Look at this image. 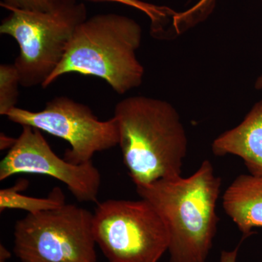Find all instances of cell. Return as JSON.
Instances as JSON below:
<instances>
[{
    "label": "cell",
    "instance_id": "cell-1",
    "mask_svg": "<svg viewBox=\"0 0 262 262\" xmlns=\"http://www.w3.org/2000/svg\"><path fill=\"white\" fill-rule=\"evenodd\" d=\"M114 117L124 164L136 187L182 176L188 139L180 115L159 98L131 96L117 103Z\"/></svg>",
    "mask_w": 262,
    "mask_h": 262
},
{
    "label": "cell",
    "instance_id": "cell-2",
    "mask_svg": "<svg viewBox=\"0 0 262 262\" xmlns=\"http://www.w3.org/2000/svg\"><path fill=\"white\" fill-rule=\"evenodd\" d=\"M221 187L222 179L208 160L187 178L160 179L136 187L168 229L170 262H206L220 222L216 205Z\"/></svg>",
    "mask_w": 262,
    "mask_h": 262
},
{
    "label": "cell",
    "instance_id": "cell-3",
    "mask_svg": "<svg viewBox=\"0 0 262 262\" xmlns=\"http://www.w3.org/2000/svg\"><path fill=\"white\" fill-rule=\"evenodd\" d=\"M142 39L141 26L125 15H95L77 27L65 56L43 89L66 74L94 76L118 94L139 87L144 68L136 56Z\"/></svg>",
    "mask_w": 262,
    "mask_h": 262
},
{
    "label": "cell",
    "instance_id": "cell-4",
    "mask_svg": "<svg viewBox=\"0 0 262 262\" xmlns=\"http://www.w3.org/2000/svg\"><path fill=\"white\" fill-rule=\"evenodd\" d=\"M0 34L18 42L14 63L20 85H42L65 56L76 29L87 19V8L77 0H56L46 11L8 9Z\"/></svg>",
    "mask_w": 262,
    "mask_h": 262
},
{
    "label": "cell",
    "instance_id": "cell-5",
    "mask_svg": "<svg viewBox=\"0 0 262 262\" xmlns=\"http://www.w3.org/2000/svg\"><path fill=\"white\" fill-rule=\"evenodd\" d=\"M94 213L73 204L28 213L14 227L21 262H96Z\"/></svg>",
    "mask_w": 262,
    "mask_h": 262
},
{
    "label": "cell",
    "instance_id": "cell-6",
    "mask_svg": "<svg viewBox=\"0 0 262 262\" xmlns=\"http://www.w3.org/2000/svg\"><path fill=\"white\" fill-rule=\"evenodd\" d=\"M96 244L110 262H158L168 249V229L146 200H108L93 216Z\"/></svg>",
    "mask_w": 262,
    "mask_h": 262
},
{
    "label": "cell",
    "instance_id": "cell-7",
    "mask_svg": "<svg viewBox=\"0 0 262 262\" xmlns=\"http://www.w3.org/2000/svg\"><path fill=\"white\" fill-rule=\"evenodd\" d=\"M6 117L22 126L33 127L67 141L71 149L66 151L63 158L76 165L92 161L96 152L119 144L115 117L101 121L89 106L66 96L53 98L41 111L15 107Z\"/></svg>",
    "mask_w": 262,
    "mask_h": 262
},
{
    "label": "cell",
    "instance_id": "cell-8",
    "mask_svg": "<svg viewBox=\"0 0 262 262\" xmlns=\"http://www.w3.org/2000/svg\"><path fill=\"white\" fill-rule=\"evenodd\" d=\"M21 134L0 163V181L20 173L48 176L63 182L80 202H97L101 174L92 161L76 165L60 158L41 134L22 126Z\"/></svg>",
    "mask_w": 262,
    "mask_h": 262
},
{
    "label": "cell",
    "instance_id": "cell-9",
    "mask_svg": "<svg viewBox=\"0 0 262 262\" xmlns=\"http://www.w3.org/2000/svg\"><path fill=\"white\" fill-rule=\"evenodd\" d=\"M211 149L215 156L239 157L250 174L262 177V100L253 105L237 126L219 136Z\"/></svg>",
    "mask_w": 262,
    "mask_h": 262
},
{
    "label": "cell",
    "instance_id": "cell-10",
    "mask_svg": "<svg viewBox=\"0 0 262 262\" xmlns=\"http://www.w3.org/2000/svg\"><path fill=\"white\" fill-rule=\"evenodd\" d=\"M222 206L245 237L262 227V177L238 176L224 193Z\"/></svg>",
    "mask_w": 262,
    "mask_h": 262
},
{
    "label": "cell",
    "instance_id": "cell-11",
    "mask_svg": "<svg viewBox=\"0 0 262 262\" xmlns=\"http://www.w3.org/2000/svg\"><path fill=\"white\" fill-rule=\"evenodd\" d=\"M27 180L23 179L13 187L0 190V211L18 209L34 214L66 204L64 194L58 187H55L46 198H33L22 194L20 192L27 187Z\"/></svg>",
    "mask_w": 262,
    "mask_h": 262
},
{
    "label": "cell",
    "instance_id": "cell-12",
    "mask_svg": "<svg viewBox=\"0 0 262 262\" xmlns=\"http://www.w3.org/2000/svg\"><path fill=\"white\" fill-rule=\"evenodd\" d=\"M20 77L14 64L0 65V115L6 116L16 107Z\"/></svg>",
    "mask_w": 262,
    "mask_h": 262
},
{
    "label": "cell",
    "instance_id": "cell-13",
    "mask_svg": "<svg viewBox=\"0 0 262 262\" xmlns=\"http://www.w3.org/2000/svg\"><path fill=\"white\" fill-rule=\"evenodd\" d=\"M94 2H112L132 7L145 13L151 20L152 30L154 33H160L163 31L164 24L169 18H173L177 12L168 7L158 6L141 0H89Z\"/></svg>",
    "mask_w": 262,
    "mask_h": 262
},
{
    "label": "cell",
    "instance_id": "cell-14",
    "mask_svg": "<svg viewBox=\"0 0 262 262\" xmlns=\"http://www.w3.org/2000/svg\"><path fill=\"white\" fill-rule=\"evenodd\" d=\"M215 0H200L191 9L177 13L173 18V25L177 32L194 25L206 18L214 7Z\"/></svg>",
    "mask_w": 262,
    "mask_h": 262
},
{
    "label": "cell",
    "instance_id": "cell-15",
    "mask_svg": "<svg viewBox=\"0 0 262 262\" xmlns=\"http://www.w3.org/2000/svg\"><path fill=\"white\" fill-rule=\"evenodd\" d=\"M56 0H2L1 6L5 9L46 11L51 9Z\"/></svg>",
    "mask_w": 262,
    "mask_h": 262
},
{
    "label": "cell",
    "instance_id": "cell-16",
    "mask_svg": "<svg viewBox=\"0 0 262 262\" xmlns=\"http://www.w3.org/2000/svg\"><path fill=\"white\" fill-rule=\"evenodd\" d=\"M239 246L231 251H223L221 253L220 262H237Z\"/></svg>",
    "mask_w": 262,
    "mask_h": 262
},
{
    "label": "cell",
    "instance_id": "cell-17",
    "mask_svg": "<svg viewBox=\"0 0 262 262\" xmlns=\"http://www.w3.org/2000/svg\"><path fill=\"white\" fill-rule=\"evenodd\" d=\"M17 139H12L9 136H6L4 134H1V150L13 147Z\"/></svg>",
    "mask_w": 262,
    "mask_h": 262
},
{
    "label": "cell",
    "instance_id": "cell-18",
    "mask_svg": "<svg viewBox=\"0 0 262 262\" xmlns=\"http://www.w3.org/2000/svg\"><path fill=\"white\" fill-rule=\"evenodd\" d=\"M10 257V253L3 245L0 246V262H6Z\"/></svg>",
    "mask_w": 262,
    "mask_h": 262
},
{
    "label": "cell",
    "instance_id": "cell-19",
    "mask_svg": "<svg viewBox=\"0 0 262 262\" xmlns=\"http://www.w3.org/2000/svg\"><path fill=\"white\" fill-rule=\"evenodd\" d=\"M255 89L258 90L262 89V75L259 76L255 82Z\"/></svg>",
    "mask_w": 262,
    "mask_h": 262
},
{
    "label": "cell",
    "instance_id": "cell-20",
    "mask_svg": "<svg viewBox=\"0 0 262 262\" xmlns=\"http://www.w3.org/2000/svg\"><path fill=\"white\" fill-rule=\"evenodd\" d=\"M261 1H262V0H261Z\"/></svg>",
    "mask_w": 262,
    "mask_h": 262
}]
</instances>
